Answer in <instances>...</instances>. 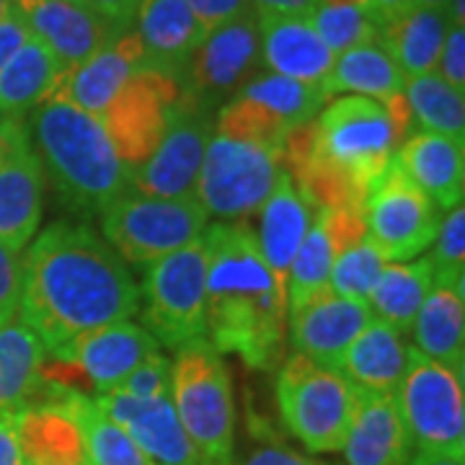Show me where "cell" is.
<instances>
[{"mask_svg": "<svg viewBox=\"0 0 465 465\" xmlns=\"http://www.w3.org/2000/svg\"><path fill=\"white\" fill-rule=\"evenodd\" d=\"M8 5H11V0H0V16H3L5 11H8Z\"/></svg>", "mask_w": 465, "mask_h": 465, "instance_id": "obj_55", "label": "cell"}, {"mask_svg": "<svg viewBox=\"0 0 465 465\" xmlns=\"http://www.w3.org/2000/svg\"><path fill=\"white\" fill-rule=\"evenodd\" d=\"M104 414L116 421L153 465H197V452L183 432L173 401L130 399L119 391L96 396Z\"/></svg>", "mask_w": 465, "mask_h": 465, "instance_id": "obj_20", "label": "cell"}, {"mask_svg": "<svg viewBox=\"0 0 465 465\" xmlns=\"http://www.w3.org/2000/svg\"><path fill=\"white\" fill-rule=\"evenodd\" d=\"M370 321L372 311L365 300L339 298L331 290L287 311L290 341L298 354L331 370H339L349 344L362 333Z\"/></svg>", "mask_w": 465, "mask_h": 465, "instance_id": "obj_16", "label": "cell"}, {"mask_svg": "<svg viewBox=\"0 0 465 465\" xmlns=\"http://www.w3.org/2000/svg\"><path fill=\"white\" fill-rule=\"evenodd\" d=\"M26 249L18 321L36 333L47 354L140 311L130 266L91 225L54 220Z\"/></svg>", "mask_w": 465, "mask_h": 465, "instance_id": "obj_1", "label": "cell"}, {"mask_svg": "<svg viewBox=\"0 0 465 465\" xmlns=\"http://www.w3.org/2000/svg\"><path fill=\"white\" fill-rule=\"evenodd\" d=\"M450 0H414L419 8H434V11H448Z\"/></svg>", "mask_w": 465, "mask_h": 465, "instance_id": "obj_53", "label": "cell"}, {"mask_svg": "<svg viewBox=\"0 0 465 465\" xmlns=\"http://www.w3.org/2000/svg\"><path fill=\"white\" fill-rule=\"evenodd\" d=\"M416 349L434 362L460 370L465 365V295L434 284L414 321Z\"/></svg>", "mask_w": 465, "mask_h": 465, "instance_id": "obj_32", "label": "cell"}, {"mask_svg": "<svg viewBox=\"0 0 465 465\" xmlns=\"http://www.w3.org/2000/svg\"><path fill=\"white\" fill-rule=\"evenodd\" d=\"M396 161L440 213L463 204L465 143L419 130L403 140Z\"/></svg>", "mask_w": 465, "mask_h": 465, "instance_id": "obj_23", "label": "cell"}, {"mask_svg": "<svg viewBox=\"0 0 465 465\" xmlns=\"http://www.w3.org/2000/svg\"><path fill=\"white\" fill-rule=\"evenodd\" d=\"M313 124L318 155L367 200L396 161L401 143L385 104L347 94L323 106Z\"/></svg>", "mask_w": 465, "mask_h": 465, "instance_id": "obj_6", "label": "cell"}, {"mask_svg": "<svg viewBox=\"0 0 465 465\" xmlns=\"http://www.w3.org/2000/svg\"><path fill=\"white\" fill-rule=\"evenodd\" d=\"M406 354L409 344L403 341V336L388 323H382L381 318L372 316L362 333L344 351L339 372L357 391L396 396L406 372Z\"/></svg>", "mask_w": 465, "mask_h": 465, "instance_id": "obj_25", "label": "cell"}, {"mask_svg": "<svg viewBox=\"0 0 465 465\" xmlns=\"http://www.w3.org/2000/svg\"><path fill=\"white\" fill-rule=\"evenodd\" d=\"M282 171L284 145L213 127L194 197L207 215L246 220L262 210Z\"/></svg>", "mask_w": 465, "mask_h": 465, "instance_id": "obj_5", "label": "cell"}, {"mask_svg": "<svg viewBox=\"0 0 465 465\" xmlns=\"http://www.w3.org/2000/svg\"><path fill=\"white\" fill-rule=\"evenodd\" d=\"M401 419L419 450H465L463 372L434 362L411 344L396 391Z\"/></svg>", "mask_w": 465, "mask_h": 465, "instance_id": "obj_10", "label": "cell"}, {"mask_svg": "<svg viewBox=\"0 0 465 465\" xmlns=\"http://www.w3.org/2000/svg\"><path fill=\"white\" fill-rule=\"evenodd\" d=\"M24 16L32 36L45 42L57 63L73 70L91 54L124 32L99 16L91 5H73L65 0H11Z\"/></svg>", "mask_w": 465, "mask_h": 465, "instance_id": "obj_17", "label": "cell"}, {"mask_svg": "<svg viewBox=\"0 0 465 465\" xmlns=\"http://www.w3.org/2000/svg\"><path fill=\"white\" fill-rule=\"evenodd\" d=\"M259 16L249 11L210 32L179 73L182 101L213 112L259 70Z\"/></svg>", "mask_w": 465, "mask_h": 465, "instance_id": "obj_12", "label": "cell"}, {"mask_svg": "<svg viewBox=\"0 0 465 465\" xmlns=\"http://www.w3.org/2000/svg\"><path fill=\"white\" fill-rule=\"evenodd\" d=\"M323 94L333 96H367V99L388 101L399 99L406 91V75L393 63V57L382 50L378 42L362 45L354 50L341 52L333 60L331 73L323 81Z\"/></svg>", "mask_w": 465, "mask_h": 465, "instance_id": "obj_30", "label": "cell"}, {"mask_svg": "<svg viewBox=\"0 0 465 465\" xmlns=\"http://www.w3.org/2000/svg\"><path fill=\"white\" fill-rule=\"evenodd\" d=\"M158 349L161 344L148 329L137 326L133 321H119L75 336L50 357L78 367L85 385L94 388L99 396H106L116 391L134 367Z\"/></svg>", "mask_w": 465, "mask_h": 465, "instance_id": "obj_15", "label": "cell"}, {"mask_svg": "<svg viewBox=\"0 0 465 465\" xmlns=\"http://www.w3.org/2000/svg\"><path fill=\"white\" fill-rule=\"evenodd\" d=\"M432 282V266L427 256H419L414 262H388L367 298V305L372 316L396 329L401 336H409Z\"/></svg>", "mask_w": 465, "mask_h": 465, "instance_id": "obj_33", "label": "cell"}, {"mask_svg": "<svg viewBox=\"0 0 465 465\" xmlns=\"http://www.w3.org/2000/svg\"><path fill=\"white\" fill-rule=\"evenodd\" d=\"M259 60L269 73L323 85L336 54L321 42L308 18L259 16Z\"/></svg>", "mask_w": 465, "mask_h": 465, "instance_id": "obj_22", "label": "cell"}, {"mask_svg": "<svg viewBox=\"0 0 465 465\" xmlns=\"http://www.w3.org/2000/svg\"><path fill=\"white\" fill-rule=\"evenodd\" d=\"M406 104L424 133H437L465 143V94L445 84L437 73L406 81Z\"/></svg>", "mask_w": 465, "mask_h": 465, "instance_id": "obj_37", "label": "cell"}, {"mask_svg": "<svg viewBox=\"0 0 465 465\" xmlns=\"http://www.w3.org/2000/svg\"><path fill=\"white\" fill-rule=\"evenodd\" d=\"M277 409L308 452H339L357 411V388L339 370L295 351L277 375Z\"/></svg>", "mask_w": 465, "mask_h": 465, "instance_id": "obj_7", "label": "cell"}, {"mask_svg": "<svg viewBox=\"0 0 465 465\" xmlns=\"http://www.w3.org/2000/svg\"><path fill=\"white\" fill-rule=\"evenodd\" d=\"M116 391L140 401L171 399V360L161 349L153 351L122 381Z\"/></svg>", "mask_w": 465, "mask_h": 465, "instance_id": "obj_41", "label": "cell"}, {"mask_svg": "<svg viewBox=\"0 0 465 465\" xmlns=\"http://www.w3.org/2000/svg\"><path fill=\"white\" fill-rule=\"evenodd\" d=\"M47 351L24 321L0 326V414H18L42 399Z\"/></svg>", "mask_w": 465, "mask_h": 465, "instance_id": "obj_28", "label": "cell"}, {"mask_svg": "<svg viewBox=\"0 0 465 465\" xmlns=\"http://www.w3.org/2000/svg\"><path fill=\"white\" fill-rule=\"evenodd\" d=\"M259 217H262V225H259V231H253L259 251H262L269 269L274 272L277 282L287 290L290 264L313 223V207L300 197L290 173L282 171L274 192L262 204Z\"/></svg>", "mask_w": 465, "mask_h": 465, "instance_id": "obj_26", "label": "cell"}, {"mask_svg": "<svg viewBox=\"0 0 465 465\" xmlns=\"http://www.w3.org/2000/svg\"><path fill=\"white\" fill-rule=\"evenodd\" d=\"M24 133H26L24 119H5V116H0V158L11 150V145Z\"/></svg>", "mask_w": 465, "mask_h": 465, "instance_id": "obj_52", "label": "cell"}, {"mask_svg": "<svg viewBox=\"0 0 465 465\" xmlns=\"http://www.w3.org/2000/svg\"><path fill=\"white\" fill-rule=\"evenodd\" d=\"M251 5L259 16L311 18L321 0H251Z\"/></svg>", "mask_w": 465, "mask_h": 465, "instance_id": "obj_46", "label": "cell"}, {"mask_svg": "<svg viewBox=\"0 0 465 465\" xmlns=\"http://www.w3.org/2000/svg\"><path fill=\"white\" fill-rule=\"evenodd\" d=\"M385 264L388 262L382 259L378 246L370 241V235H365L357 246L347 249L333 262L331 274H329V287H331L333 295H339V298L365 300L367 302Z\"/></svg>", "mask_w": 465, "mask_h": 465, "instance_id": "obj_39", "label": "cell"}, {"mask_svg": "<svg viewBox=\"0 0 465 465\" xmlns=\"http://www.w3.org/2000/svg\"><path fill=\"white\" fill-rule=\"evenodd\" d=\"M24 465H88L81 427L57 401H42L16 414Z\"/></svg>", "mask_w": 465, "mask_h": 465, "instance_id": "obj_27", "label": "cell"}, {"mask_svg": "<svg viewBox=\"0 0 465 465\" xmlns=\"http://www.w3.org/2000/svg\"><path fill=\"white\" fill-rule=\"evenodd\" d=\"M29 36H32V32H29L26 21L18 14L16 5L11 3L8 11L0 16V70H3V65L26 45Z\"/></svg>", "mask_w": 465, "mask_h": 465, "instance_id": "obj_45", "label": "cell"}, {"mask_svg": "<svg viewBox=\"0 0 465 465\" xmlns=\"http://www.w3.org/2000/svg\"><path fill=\"white\" fill-rule=\"evenodd\" d=\"M308 21L316 29L318 36H321V42L333 54H341V52L362 47V45H372L381 36L378 24L360 5L321 3Z\"/></svg>", "mask_w": 465, "mask_h": 465, "instance_id": "obj_38", "label": "cell"}, {"mask_svg": "<svg viewBox=\"0 0 465 465\" xmlns=\"http://www.w3.org/2000/svg\"><path fill=\"white\" fill-rule=\"evenodd\" d=\"M183 3L189 5V11L194 14L204 34L215 32L217 26L253 11L251 0H183Z\"/></svg>", "mask_w": 465, "mask_h": 465, "instance_id": "obj_43", "label": "cell"}, {"mask_svg": "<svg viewBox=\"0 0 465 465\" xmlns=\"http://www.w3.org/2000/svg\"><path fill=\"white\" fill-rule=\"evenodd\" d=\"M243 465H321L308 460L305 455H298L292 450L284 448H262L251 455Z\"/></svg>", "mask_w": 465, "mask_h": 465, "instance_id": "obj_50", "label": "cell"}, {"mask_svg": "<svg viewBox=\"0 0 465 465\" xmlns=\"http://www.w3.org/2000/svg\"><path fill=\"white\" fill-rule=\"evenodd\" d=\"M406 465H465V450H419Z\"/></svg>", "mask_w": 465, "mask_h": 465, "instance_id": "obj_51", "label": "cell"}, {"mask_svg": "<svg viewBox=\"0 0 465 465\" xmlns=\"http://www.w3.org/2000/svg\"><path fill=\"white\" fill-rule=\"evenodd\" d=\"M29 130L39 163L73 213L101 215L130 189V171L99 116L67 101L47 99L32 112Z\"/></svg>", "mask_w": 465, "mask_h": 465, "instance_id": "obj_3", "label": "cell"}, {"mask_svg": "<svg viewBox=\"0 0 465 465\" xmlns=\"http://www.w3.org/2000/svg\"><path fill=\"white\" fill-rule=\"evenodd\" d=\"M321 3H339V5H360L367 11V0H321Z\"/></svg>", "mask_w": 465, "mask_h": 465, "instance_id": "obj_54", "label": "cell"}, {"mask_svg": "<svg viewBox=\"0 0 465 465\" xmlns=\"http://www.w3.org/2000/svg\"><path fill=\"white\" fill-rule=\"evenodd\" d=\"M347 465H406L414 455V440L401 419L393 396L357 391V411L344 448Z\"/></svg>", "mask_w": 465, "mask_h": 465, "instance_id": "obj_21", "label": "cell"}, {"mask_svg": "<svg viewBox=\"0 0 465 465\" xmlns=\"http://www.w3.org/2000/svg\"><path fill=\"white\" fill-rule=\"evenodd\" d=\"M207 264L210 246L202 232L145 269L143 318L161 347L179 349L207 333Z\"/></svg>", "mask_w": 465, "mask_h": 465, "instance_id": "obj_9", "label": "cell"}, {"mask_svg": "<svg viewBox=\"0 0 465 465\" xmlns=\"http://www.w3.org/2000/svg\"><path fill=\"white\" fill-rule=\"evenodd\" d=\"M81 427L88 465H153L134 440L99 409L85 393H65L54 399Z\"/></svg>", "mask_w": 465, "mask_h": 465, "instance_id": "obj_34", "label": "cell"}, {"mask_svg": "<svg viewBox=\"0 0 465 465\" xmlns=\"http://www.w3.org/2000/svg\"><path fill=\"white\" fill-rule=\"evenodd\" d=\"M235 96L264 106L266 112L277 116L287 130L313 122L329 101L321 85L300 84V81L284 78L277 73H269V70L253 73Z\"/></svg>", "mask_w": 465, "mask_h": 465, "instance_id": "obj_36", "label": "cell"}, {"mask_svg": "<svg viewBox=\"0 0 465 465\" xmlns=\"http://www.w3.org/2000/svg\"><path fill=\"white\" fill-rule=\"evenodd\" d=\"M341 256V251L333 241L326 210H316V217L305 232L298 253L290 264L287 274V311L300 308L302 302L329 292V274L333 262Z\"/></svg>", "mask_w": 465, "mask_h": 465, "instance_id": "obj_35", "label": "cell"}, {"mask_svg": "<svg viewBox=\"0 0 465 465\" xmlns=\"http://www.w3.org/2000/svg\"><path fill=\"white\" fill-rule=\"evenodd\" d=\"M65 3H73V5H88V0H65Z\"/></svg>", "mask_w": 465, "mask_h": 465, "instance_id": "obj_56", "label": "cell"}, {"mask_svg": "<svg viewBox=\"0 0 465 465\" xmlns=\"http://www.w3.org/2000/svg\"><path fill=\"white\" fill-rule=\"evenodd\" d=\"M143 0H88V5L119 29H130Z\"/></svg>", "mask_w": 465, "mask_h": 465, "instance_id": "obj_47", "label": "cell"}, {"mask_svg": "<svg viewBox=\"0 0 465 465\" xmlns=\"http://www.w3.org/2000/svg\"><path fill=\"white\" fill-rule=\"evenodd\" d=\"M179 78L163 67L145 65L134 73L114 101L99 114V122L130 176L158 148L171 124V116L179 106Z\"/></svg>", "mask_w": 465, "mask_h": 465, "instance_id": "obj_11", "label": "cell"}, {"mask_svg": "<svg viewBox=\"0 0 465 465\" xmlns=\"http://www.w3.org/2000/svg\"><path fill=\"white\" fill-rule=\"evenodd\" d=\"M133 29L148 52L150 65L163 67L176 78L207 36L183 0H143Z\"/></svg>", "mask_w": 465, "mask_h": 465, "instance_id": "obj_24", "label": "cell"}, {"mask_svg": "<svg viewBox=\"0 0 465 465\" xmlns=\"http://www.w3.org/2000/svg\"><path fill=\"white\" fill-rule=\"evenodd\" d=\"M370 241L385 262H414L434 243L442 213L393 161L365 200Z\"/></svg>", "mask_w": 465, "mask_h": 465, "instance_id": "obj_13", "label": "cell"}, {"mask_svg": "<svg viewBox=\"0 0 465 465\" xmlns=\"http://www.w3.org/2000/svg\"><path fill=\"white\" fill-rule=\"evenodd\" d=\"M65 67L57 63L50 47L29 36L26 45L0 70V116L24 119L39 104L50 99Z\"/></svg>", "mask_w": 465, "mask_h": 465, "instance_id": "obj_29", "label": "cell"}, {"mask_svg": "<svg viewBox=\"0 0 465 465\" xmlns=\"http://www.w3.org/2000/svg\"><path fill=\"white\" fill-rule=\"evenodd\" d=\"M213 116L179 99L166 134L148 161L134 168L130 192L158 200H186L194 197L204 150L213 137Z\"/></svg>", "mask_w": 465, "mask_h": 465, "instance_id": "obj_14", "label": "cell"}, {"mask_svg": "<svg viewBox=\"0 0 465 465\" xmlns=\"http://www.w3.org/2000/svg\"><path fill=\"white\" fill-rule=\"evenodd\" d=\"M150 65L148 52L133 26L119 32L96 54L73 70H65L54 85L50 99H60L99 116L124 88L137 70Z\"/></svg>", "mask_w": 465, "mask_h": 465, "instance_id": "obj_18", "label": "cell"}, {"mask_svg": "<svg viewBox=\"0 0 465 465\" xmlns=\"http://www.w3.org/2000/svg\"><path fill=\"white\" fill-rule=\"evenodd\" d=\"M207 333L220 354H238L249 367L272 370L287 339V290L264 262L256 232L243 220L204 231Z\"/></svg>", "mask_w": 465, "mask_h": 465, "instance_id": "obj_2", "label": "cell"}, {"mask_svg": "<svg viewBox=\"0 0 465 465\" xmlns=\"http://www.w3.org/2000/svg\"><path fill=\"white\" fill-rule=\"evenodd\" d=\"M45 168L29 140V127L0 158V243L26 249L42 223Z\"/></svg>", "mask_w": 465, "mask_h": 465, "instance_id": "obj_19", "label": "cell"}, {"mask_svg": "<svg viewBox=\"0 0 465 465\" xmlns=\"http://www.w3.org/2000/svg\"><path fill=\"white\" fill-rule=\"evenodd\" d=\"M24 284V256L0 243V326L18 316Z\"/></svg>", "mask_w": 465, "mask_h": 465, "instance_id": "obj_42", "label": "cell"}, {"mask_svg": "<svg viewBox=\"0 0 465 465\" xmlns=\"http://www.w3.org/2000/svg\"><path fill=\"white\" fill-rule=\"evenodd\" d=\"M171 401L197 465H232L235 406L231 372L207 336L186 341L171 362Z\"/></svg>", "mask_w": 465, "mask_h": 465, "instance_id": "obj_4", "label": "cell"}, {"mask_svg": "<svg viewBox=\"0 0 465 465\" xmlns=\"http://www.w3.org/2000/svg\"><path fill=\"white\" fill-rule=\"evenodd\" d=\"M321 465H323V463H321Z\"/></svg>", "mask_w": 465, "mask_h": 465, "instance_id": "obj_57", "label": "cell"}, {"mask_svg": "<svg viewBox=\"0 0 465 465\" xmlns=\"http://www.w3.org/2000/svg\"><path fill=\"white\" fill-rule=\"evenodd\" d=\"M104 241L122 256V262L148 269L158 259L189 246L207 231V210L197 197L158 200L124 192L101 213Z\"/></svg>", "mask_w": 465, "mask_h": 465, "instance_id": "obj_8", "label": "cell"}, {"mask_svg": "<svg viewBox=\"0 0 465 465\" xmlns=\"http://www.w3.org/2000/svg\"><path fill=\"white\" fill-rule=\"evenodd\" d=\"M0 465H24L16 414H0Z\"/></svg>", "mask_w": 465, "mask_h": 465, "instance_id": "obj_48", "label": "cell"}, {"mask_svg": "<svg viewBox=\"0 0 465 465\" xmlns=\"http://www.w3.org/2000/svg\"><path fill=\"white\" fill-rule=\"evenodd\" d=\"M434 251L427 256L434 284H445L465 295V207H452L440 220L434 235Z\"/></svg>", "mask_w": 465, "mask_h": 465, "instance_id": "obj_40", "label": "cell"}, {"mask_svg": "<svg viewBox=\"0 0 465 465\" xmlns=\"http://www.w3.org/2000/svg\"><path fill=\"white\" fill-rule=\"evenodd\" d=\"M450 26L452 24L445 11L414 5L409 14L382 26L378 45L393 57V63L401 67V73L409 81V78H419L437 70V60H440Z\"/></svg>", "mask_w": 465, "mask_h": 465, "instance_id": "obj_31", "label": "cell"}, {"mask_svg": "<svg viewBox=\"0 0 465 465\" xmlns=\"http://www.w3.org/2000/svg\"><path fill=\"white\" fill-rule=\"evenodd\" d=\"M445 84L465 94V29L463 26H450L445 45L437 60V70H434Z\"/></svg>", "mask_w": 465, "mask_h": 465, "instance_id": "obj_44", "label": "cell"}, {"mask_svg": "<svg viewBox=\"0 0 465 465\" xmlns=\"http://www.w3.org/2000/svg\"><path fill=\"white\" fill-rule=\"evenodd\" d=\"M411 8H414V0H367V14L378 24V29L393 24Z\"/></svg>", "mask_w": 465, "mask_h": 465, "instance_id": "obj_49", "label": "cell"}]
</instances>
